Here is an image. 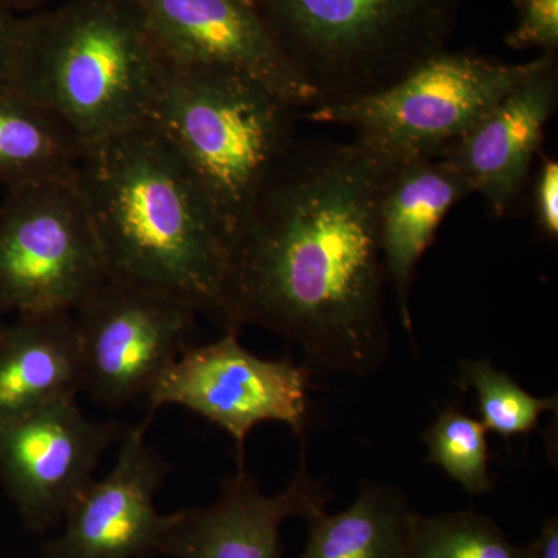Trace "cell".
Returning a JSON list of instances; mask_svg holds the SVG:
<instances>
[{
  "label": "cell",
  "instance_id": "7a4b0ae2",
  "mask_svg": "<svg viewBox=\"0 0 558 558\" xmlns=\"http://www.w3.org/2000/svg\"><path fill=\"white\" fill-rule=\"evenodd\" d=\"M75 183L109 278L170 293L223 330L229 231L153 124L87 149Z\"/></svg>",
  "mask_w": 558,
  "mask_h": 558
},
{
  "label": "cell",
  "instance_id": "83f0119b",
  "mask_svg": "<svg viewBox=\"0 0 558 558\" xmlns=\"http://www.w3.org/2000/svg\"><path fill=\"white\" fill-rule=\"evenodd\" d=\"M3 315L5 314H3L2 311H0V333H2V330L3 328H5L7 325L5 319H3Z\"/></svg>",
  "mask_w": 558,
  "mask_h": 558
},
{
  "label": "cell",
  "instance_id": "7c38bea8",
  "mask_svg": "<svg viewBox=\"0 0 558 558\" xmlns=\"http://www.w3.org/2000/svg\"><path fill=\"white\" fill-rule=\"evenodd\" d=\"M137 2L170 64L238 70L293 108H314V92L279 49L260 10L245 0Z\"/></svg>",
  "mask_w": 558,
  "mask_h": 558
},
{
  "label": "cell",
  "instance_id": "d4e9b609",
  "mask_svg": "<svg viewBox=\"0 0 558 558\" xmlns=\"http://www.w3.org/2000/svg\"><path fill=\"white\" fill-rule=\"evenodd\" d=\"M524 558H558V520L549 517L542 532L529 546H523Z\"/></svg>",
  "mask_w": 558,
  "mask_h": 558
},
{
  "label": "cell",
  "instance_id": "52a82bcc",
  "mask_svg": "<svg viewBox=\"0 0 558 558\" xmlns=\"http://www.w3.org/2000/svg\"><path fill=\"white\" fill-rule=\"evenodd\" d=\"M108 278L75 180L10 190L0 205V311L73 312Z\"/></svg>",
  "mask_w": 558,
  "mask_h": 558
},
{
  "label": "cell",
  "instance_id": "277c9868",
  "mask_svg": "<svg viewBox=\"0 0 558 558\" xmlns=\"http://www.w3.org/2000/svg\"><path fill=\"white\" fill-rule=\"evenodd\" d=\"M300 113L238 70L170 64L148 123L189 165L231 236L264 180L299 138Z\"/></svg>",
  "mask_w": 558,
  "mask_h": 558
},
{
  "label": "cell",
  "instance_id": "ffe728a7",
  "mask_svg": "<svg viewBox=\"0 0 558 558\" xmlns=\"http://www.w3.org/2000/svg\"><path fill=\"white\" fill-rule=\"evenodd\" d=\"M458 387L475 389L480 400L481 422L506 440L529 436L538 428L542 414L558 407L557 396L537 398L520 387L512 377L495 369L488 360H462Z\"/></svg>",
  "mask_w": 558,
  "mask_h": 558
},
{
  "label": "cell",
  "instance_id": "3957f363",
  "mask_svg": "<svg viewBox=\"0 0 558 558\" xmlns=\"http://www.w3.org/2000/svg\"><path fill=\"white\" fill-rule=\"evenodd\" d=\"M168 68L137 0H70L21 16L7 89L57 112L87 150L148 123Z\"/></svg>",
  "mask_w": 558,
  "mask_h": 558
},
{
  "label": "cell",
  "instance_id": "9a60e30c",
  "mask_svg": "<svg viewBox=\"0 0 558 558\" xmlns=\"http://www.w3.org/2000/svg\"><path fill=\"white\" fill-rule=\"evenodd\" d=\"M470 194L473 191L468 180L440 154L399 165L384 191L379 227L385 271L410 336V290L418 260L435 241L447 215Z\"/></svg>",
  "mask_w": 558,
  "mask_h": 558
},
{
  "label": "cell",
  "instance_id": "d6986e66",
  "mask_svg": "<svg viewBox=\"0 0 558 558\" xmlns=\"http://www.w3.org/2000/svg\"><path fill=\"white\" fill-rule=\"evenodd\" d=\"M407 558H524L494 520L473 510L424 517L414 512Z\"/></svg>",
  "mask_w": 558,
  "mask_h": 558
},
{
  "label": "cell",
  "instance_id": "5bb4252c",
  "mask_svg": "<svg viewBox=\"0 0 558 558\" xmlns=\"http://www.w3.org/2000/svg\"><path fill=\"white\" fill-rule=\"evenodd\" d=\"M558 102V62L509 92L440 156L502 218L519 199Z\"/></svg>",
  "mask_w": 558,
  "mask_h": 558
},
{
  "label": "cell",
  "instance_id": "4fadbf2b",
  "mask_svg": "<svg viewBox=\"0 0 558 558\" xmlns=\"http://www.w3.org/2000/svg\"><path fill=\"white\" fill-rule=\"evenodd\" d=\"M332 494L311 475L306 459L289 486L266 495L258 481L238 468L220 487L219 497L204 508L175 512L161 539L159 556L168 558H282L279 527L290 517L310 519L326 510Z\"/></svg>",
  "mask_w": 558,
  "mask_h": 558
},
{
  "label": "cell",
  "instance_id": "9c48e42d",
  "mask_svg": "<svg viewBox=\"0 0 558 558\" xmlns=\"http://www.w3.org/2000/svg\"><path fill=\"white\" fill-rule=\"evenodd\" d=\"M83 389L98 405L119 410L148 395L189 347L197 312L170 293L106 278L73 311Z\"/></svg>",
  "mask_w": 558,
  "mask_h": 558
},
{
  "label": "cell",
  "instance_id": "8fae6325",
  "mask_svg": "<svg viewBox=\"0 0 558 558\" xmlns=\"http://www.w3.org/2000/svg\"><path fill=\"white\" fill-rule=\"evenodd\" d=\"M149 425H126L117 446L116 465L95 480L69 510L64 531L46 539L40 558H148L175 520L163 515L156 497L170 472L159 450L146 439Z\"/></svg>",
  "mask_w": 558,
  "mask_h": 558
},
{
  "label": "cell",
  "instance_id": "30bf717a",
  "mask_svg": "<svg viewBox=\"0 0 558 558\" xmlns=\"http://www.w3.org/2000/svg\"><path fill=\"white\" fill-rule=\"evenodd\" d=\"M126 425L97 421L76 399L0 422V486L33 534L60 527Z\"/></svg>",
  "mask_w": 558,
  "mask_h": 558
},
{
  "label": "cell",
  "instance_id": "8992f818",
  "mask_svg": "<svg viewBox=\"0 0 558 558\" xmlns=\"http://www.w3.org/2000/svg\"><path fill=\"white\" fill-rule=\"evenodd\" d=\"M556 62L557 53H539L532 61L512 64L446 49L387 89L315 106L301 112L300 119L349 128L354 138L399 161L438 156L509 92Z\"/></svg>",
  "mask_w": 558,
  "mask_h": 558
},
{
  "label": "cell",
  "instance_id": "484cf974",
  "mask_svg": "<svg viewBox=\"0 0 558 558\" xmlns=\"http://www.w3.org/2000/svg\"><path fill=\"white\" fill-rule=\"evenodd\" d=\"M50 0H0V7L9 13H36V11L46 10Z\"/></svg>",
  "mask_w": 558,
  "mask_h": 558
},
{
  "label": "cell",
  "instance_id": "7402d4cb",
  "mask_svg": "<svg viewBox=\"0 0 558 558\" xmlns=\"http://www.w3.org/2000/svg\"><path fill=\"white\" fill-rule=\"evenodd\" d=\"M517 25L506 36L513 50L558 51V0H513Z\"/></svg>",
  "mask_w": 558,
  "mask_h": 558
},
{
  "label": "cell",
  "instance_id": "2e32d148",
  "mask_svg": "<svg viewBox=\"0 0 558 558\" xmlns=\"http://www.w3.org/2000/svg\"><path fill=\"white\" fill-rule=\"evenodd\" d=\"M83 389L73 312L17 315L0 333V422L24 416Z\"/></svg>",
  "mask_w": 558,
  "mask_h": 558
},
{
  "label": "cell",
  "instance_id": "ac0fdd59",
  "mask_svg": "<svg viewBox=\"0 0 558 558\" xmlns=\"http://www.w3.org/2000/svg\"><path fill=\"white\" fill-rule=\"evenodd\" d=\"M413 513L399 488L365 481L344 512L306 519L310 538L299 558H407Z\"/></svg>",
  "mask_w": 558,
  "mask_h": 558
},
{
  "label": "cell",
  "instance_id": "4316f807",
  "mask_svg": "<svg viewBox=\"0 0 558 558\" xmlns=\"http://www.w3.org/2000/svg\"><path fill=\"white\" fill-rule=\"evenodd\" d=\"M245 2H248L250 5L256 7V9H263L264 3H266V0H245Z\"/></svg>",
  "mask_w": 558,
  "mask_h": 558
},
{
  "label": "cell",
  "instance_id": "ba28073f",
  "mask_svg": "<svg viewBox=\"0 0 558 558\" xmlns=\"http://www.w3.org/2000/svg\"><path fill=\"white\" fill-rule=\"evenodd\" d=\"M238 333L229 330L211 343L186 348L145 396V424L161 407H182L229 433L238 468H244L245 440L256 425L281 422L304 436L312 369L289 357L260 359L242 347Z\"/></svg>",
  "mask_w": 558,
  "mask_h": 558
},
{
  "label": "cell",
  "instance_id": "603a6c76",
  "mask_svg": "<svg viewBox=\"0 0 558 558\" xmlns=\"http://www.w3.org/2000/svg\"><path fill=\"white\" fill-rule=\"evenodd\" d=\"M534 215L539 231L557 241L558 238V161L546 159L534 183Z\"/></svg>",
  "mask_w": 558,
  "mask_h": 558
},
{
  "label": "cell",
  "instance_id": "6da1fadb",
  "mask_svg": "<svg viewBox=\"0 0 558 558\" xmlns=\"http://www.w3.org/2000/svg\"><path fill=\"white\" fill-rule=\"evenodd\" d=\"M402 163L357 138H296L231 233L222 332L259 326L323 368L379 371L389 354L379 209Z\"/></svg>",
  "mask_w": 558,
  "mask_h": 558
},
{
  "label": "cell",
  "instance_id": "e0dca14e",
  "mask_svg": "<svg viewBox=\"0 0 558 558\" xmlns=\"http://www.w3.org/2000/svg\"><path fill=\"white\" fill-rule=\"evenodd\" d=\"M84 154L86 146L57 112L0 87V183L9 191L75 180Z\"/></svg>",
  "mask_w": 558,
  "mask_h": 558
},
{
  "label": "cell",
  "instance_id": "5b68a950",
  "mask_svg": "<svg viewBox=\"0 0 558 558\" xmlns=\"http://www.w3.org/2000/svg\"><path fill=\"white\" fill-rule=\"evenodd\" d=\"M461 5L462 0H266L260 14L322 106L387 89L446 50Z\"/></svg>",
  "mask_w": 558,
  "mask_h": 558
},
{
  "label": "cell",
  "instance_id": "44dd1931",
  "mask_svg": "<svg viewBox=\"0 0 558 558\" xmlns=\"http://www.w3.org/2000/svg\"><path fill=\"white\" fill-rule=\"evenodd\" d=\"M422 438L428 447V464L444 469L470 497L494 490L487 428L478 418L449 407Z\"/></svg>",
  "mask_w": 558,
  "mask_h": 558
},
{
  "label": "cell",
  "instance_id": "cb8c5ba5",
  "mask_svg": "<svg viewBox=\"0 0 558 558\" xmlns=\"http://www.w3.org/2000/svg\"><path fill=\"white\" fill-rule=\"evenodd\" d=\"M21 16L9 13L0 7V87H9L17 39H20Z\"/></svg>",
  "mask_w": 558,
  "mask_h": 558
}]
</instances>
